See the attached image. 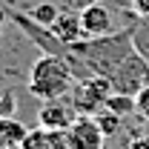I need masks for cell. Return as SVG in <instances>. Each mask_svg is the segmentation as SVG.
<instances>
[{"label":"cell","instance_id":"8992f818","mask_svg":"<svg viewBox=\"0 0 149 149\" xmlns=\"http://www.w3.org/2000/svg\"><path fill=\"white\" fill-rule=\"evenodd\" d=\"M49 32L60 46H74V43L86 40L83 26H80V12H60L55 17V23L49 26Z\"/></svg>","mask_w":149,"mask_h":149},{"label":"cell","instance_id":"277c9868","mask_svg":"<svg viewBox=\"0 0 149 149\" xmlns=\"http://www.w3.org/2000/svg\"><path fill=\"white\" fill-rule=\"evenodd\" d=\"M74 118H77V109L72 103H66L63 97L43 100V106L37 109V126L46 132H60V129H69Z\"/></svg>","mask_w":149,"mask_h":149},{"label":"cell","instance_id":"6da1fadb","mask_svg":"<svg viewBox=\"0 0 149 149\" xmlns=\"http://www.w3.org/2000/svg\"><path fill=\"white\" fill-rule=\"evenodd\" d=\"M74 83H77V77H74L69 60L63 55H55V52H40V57L29 69V92L37 100L66 97Z\"/></svg>","mask_w":149,"mask_h":149},{"label":"cell","instance_id":"2e32d148","mask_svg":"<svg viewBox=\"0 0 149 149\" xmlns=\"http://www.w3.org/2000/svg\"><path fill=\"white\" fill-rule=\"evenodd\" d=\"M86 3H103V0H86ZM86 3H83V6H86Z\"/></svg>","mask_w":149,"mask_h":149},{"label":"cell","instance_id":"5b68a950","mask_svg":"<svg viewBox=\"0 0 149 149\" xmlns=\"http://www.w3.org/2000/svg\"><path fill=\"white\" fill-rule=\"evenodd\" d=\"M80 26H83V35L86 40L92 37H106L112 35V12L103 6V3H86L80 9Z\"/></svg>","mask_w":149,"mask_h":149},{"label":"cell","instance_id":"e0dca14e","mask_svg":"<svg viewBox=\"0 0 149 149\" xmlns=\"http://www.w3.org/2000/svg\"><path fill=\"white\" fill-rule=\"evenodd\" d=\"M3 17H6V15H3V12H0V29H3Z\"/></svg>","mask_w":149,"mask_h":149},{"label":"cell","instance_id":"9a60e30c","mask_svg":"<svg viewBox=\"0 0 149 149\" xmlns=\"http://www.w3.org/2000/svg\"><path fill=\"white\" fill-rule=\"evenodd\" d=\"M132 12L138 15V17H146L149 20V0H129Z\"/></svg>","mask_w":149,"mask_h":149},{"label":"cell","instance_id":"8fae6325","mask_svg":"<svg viewBox=\"0 0 149 149\" xmlns=\"http://www.w3.org/2000/svg\"><path fill=\"white\" fill-rule=\"evenodd\" d=\"M17 149H49V132L40 129V126L37 129H29Z\"/></svg>","mask_w":149,"mask_h":149},{"label":"cell","instance_id":"9c48e42d","mask_svg":"<svg viewBox=\"0 0 149 149\" xmlns=\"http://www.w3.org/2000/svg\"><path fill=\"white\" fill-rule=\"evenodd\" d=\"M103 109H109V112H115V115H120V118H126V115H132V112H135V95L112 92Z\"/></svg>","mask_w":149,"mask_h":149},{"label":"cell","instance_id":"4fadbf2b","mask_svg":"<svg viewBox=\"0 0 149 149\" xmlns=\"http://www.w3.org/2000/svg\"><path fill=\"white\" fill-rule=\"evenodd\" d=\"M49 149H74L69 132L60 129V132H49Z\"/></svg>","mask_w":149,"mask_h":149},{"label":"cell","instance_id":"7a4b0ae2","mask_svg":"<svg viewBox=\"0 0 149 149\" xmlns=\"http://www.w3.org/2000/svg\"><path fill=\"white\" fill-rule=\"evenodd\" d=\"M69 95H72V106L77 109V115H97L109 100L112 83L100 74H89V77H80Z\"/></svg>","mask_w":149,"mask_h":149},{"label":"cell","instance_id":"7c38bea8","mask_svg":"<svg viewBox=\"0 0 149 149\" xmlns=\"http://www.w3.org/2000/svg\"><path fill=\"white\" fill-rule=\"evenodd\" d=\"M97 123H100V129H103V135L106 138H112V135H118V129H120V115H115V112H109V109H100L97 115Z\"/></svg>","mask_w":149,"mask_h":149},{"label":"cell","instance_id":"ba28073f","mask_svg":"<svg viewBox=\"0 0 149 149\" xmlns=\"http://www.w3.org/2000/svg\"><path fill=\"white\" fill-rule=\"evenodd\" d=\"M132 35V46H135V52L143 57V60H149V20L141 17V23L135 26V29H129Z\"/></svg>","mask_w":149,"mask_h":149},{"label":"cell","instance_id":"52a82bcc","mask_svg":"<svg viewBox=\"0 0 149 149\" xmlns=\"http://www.w3.org/2000/svg\"><path fill=\"white\" fill-rule=\"evenodd\" d=\"M26 132L29 129H23V123H17L15 118L0 115V149H17L20 141L26 138Z\"/></svg>","mask_w":149,"mask_h":149},{"label":"cell","instance_id":"30bf717a","mask_svg":"<svg viewBox=\"0 0 149 149\" xmlns=\"http://www.w3.org/2000/svg\"><path fill=\"white\" fill-rule=\"evenodd\" d=\"M60 15V9H57L55 3H37L35 9L29 12V17L35 20L37 26H43V29H49L52 23H55V17Z\"/></svg>","mask_w":149,"mask_h":149},{"label":"cell","instance_id":"3957f363","mask_svg":"<svg viewBox=\"0 0 149 149\" xmlns=\"http://www.w3.org/2000/svg\"><path fill=\"white\" fill-rule=\"evenodd\" d=\"M66 132L72 138L74 149H103L106 146V135H103L95 115H77Z\"/></svg>","mask_w":149,"mask_h":149},{"label":"cell","instance_id":"5bb4252c","mask_svg":"<svg viewBox=\"0 0 149 149\" xmlns=\"http://www.w3.org/2000/svg\"><path fill=\"white\" fill-rule=\"evenodd\" d=\"M135 112H138L143 120H149V83L135 95Z\"/></svg>","mask_w":149,"mask_h":149}]
</instances>
